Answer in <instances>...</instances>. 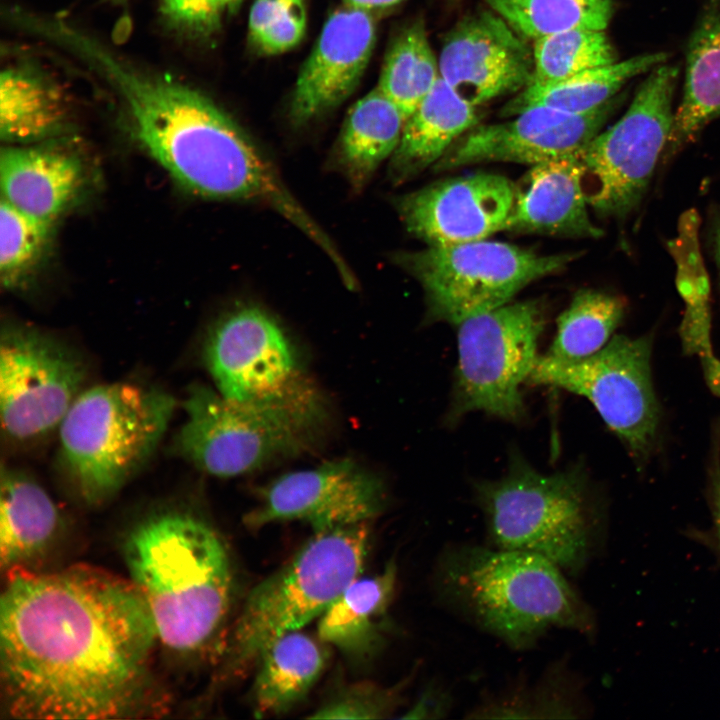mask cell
Masks as SVG:
<instances>
[{
  "instance_id": "7c38bea8",
  "label": "cell",
  "mask_w": 720,
  "mask_h": 720,
  "mask_svg": "<svg viewBox=\"0 0 720 720\" xmlns=\"http://www.w3.org/2000/svg\"><path fill=\"white\" fill-rule=\"evenodd\" d=\"M182 408L176 451L216 477L243 475L296 456L317 438L281 413L235 402L205 384L189 387Z\"/></svg>"
},
{
  "instance_id": "836d02e7",
  "label": "cell",
  "mask_w": 720,
  "mask_h": 720,
  "mask_svg": "<svg viewBox=\"0 0 720 720\" xmlns=\"http://www.w3.org/2000/svg\"><path fill=\"white\" fill-rule=\"evenodd\" d=\"M533 79L552 82L612 64L616 51L604 30L573 29L534 40Z\"/></svg>"
},
{
  "instance_id": "4fadbf2b",
  "label": "cell",
  "mask_w": 720,
  "mask_h": 720,
  "mask_svg": "<svg viewBox=\"0 0 720 720\" xmlns=\"http://www.w3.org/2000/svg\"><path fill=\"white\" fill-rule=\"evenodd\" d=\"M652 340L650 335H616L577 361L539 356L527 382L585 397L641 463L655 447L660 422L650 365Z\"/></svg>"
},
{
  "instance_id": "5b68a950",
  "label": "cell",
  "mask_w": 720,
  "mask_h": 720,
  "mask_svg": "<svg viewBox=\"0 0 720 720\" xmlns=\"http://www.w3.org/2000/svg\"><path fill=\"white\" fill-rule=\"evenodd\" d=\"M473 491L490 546L540 555L576 576L603 544L604 511L580 466L546 474L513 452L503 476Z\"/></svg>"
},
{
  "instance_id": "603a6c76",
  "label": "cell",
  "mask_w": 720,
  "mask_h": 720,
  "mask_svg": "<svg viewBox=\"0 0 720 720\" xmlns=\"http://www.w3.org/2000/svg\"><path fill=\"white\" fill-rule=\"evenodd\" d=\"M477 122L475 106L439 77L406 119L398 147L389 159V177L402 183L434 166Z\"/></svg>"
},
{
  "instance_id": "484cf974",
  "label": "cell",
  "mask_w": 720,
  "mask_h": 720,
  "mask_svg": "<svg viewBox=\"0 0 720 720\" xmlns=\"http://www.w3.org/2000/svg\"><path fill=\"white\" fill-rule=\"evenodd\" d=\"M69 107L58 85L32 67L10 66L0 76V136L26 145L56 136L67 125Z\"/></svg>"
},
{
  "instance_id": "5bb4252c",
  "label": "cell",
  "mask_w": 720,
  "mask_h": 720,
  "mask_svg": "<svg viewBox=\"0 0 720 720\" xmlns=\"http://www.w3.org/2000/svg\"><path fill=\"white\" fill-rule=\"evenodd\" d=\"M87 369L69 346L30 326L7 324L0 336V420L17 443L58 429L85 388Z\"/></svg>"
},
{
  "instance_id": "4dcf8cb0",
  "label": "cell",
  "mask_w": 720,
  "mask_h": 720,
  "mask_svg": "<svg viewBox=\"0 0 720 720\" xmlns=\"http://www.w3.org/2000/svg\"><path fill=\"white\" fill-rule=\"evenodd\" d=\"M626 312L624 300L594 289L579 290L557 319V330L547 356L577 361L602 349Z\"/></svg>"
},
{
  "instance_id": "3957f363",
  "label": "cell",
  "mask_w": 720,
  "mask_h": 720,
  "mask_svg": "<svg viewBox=\"0 0 720 720\" xmlns=\"http://www.w3.org/2000/svg\"><path fill=\"white\" fill-rule=\"evenodd\" d=\"M546 558L478 544H449L433 571L440 604L517 651L552 629L591 636L592 608Z\"/></svg>"
},
{
  "instance_id": "ba28073f",
  "label": "cell",
  "mask_w": 720,
  "mask_h": 720,
  "mask_svg": "<svg viewBox=\"0 0 720 720\" xmlns=\"http://www.w3.org/2000/svg\"><path fill=\"white\" fill-rule=\"evenodd\" d=\"M203 358L224 397L276 411L317 434L326 424L325 400L284 330L262 309L240 306L220 318L206 337Z\"/></svg>"
},
{
  "instance_id": "74e56055",
  "label": "cell",
  "mask_w": 720,
  "mask_h": 720,
  "mask_svg": "<svg viewBox=\"0 0 720 720\" xmlns=\"http://www.w3.org/2000/svg\"><path fill=\"white\" fill-rule=\"evenodd\" d=\"M395 694L370 686L350 688L321 707L312 718H381L394 706Z\"/></svg>"
},
{
  "instance_id": "f35d334b",
  "label": "cell",
  "mask_w": 720,
  "mask_h": 720,
  "mask_svg": "<svg viewBox=\"0 0 720 720\" xmlns=\"http://www.w3.org/2000/svg\"><path fill=\"white\" fill-rule=\"evenodd\" d=\"M161 11L169 24L194 36H206L220 24L216 0H161Z\"/></svg>"
},
{
  "instance_id": "7bdbcfd3",
  "label": "cell",
  "mask_w": 720,
  "mask_h": 720,
  "mask_svg": "<svg viewBox=\"0 0 720 720\" xmlns=\"http://www.w3.org/2000/svg\"><path fill=\"white\" fill-rule=\"evenodd\" d=\"M404 0H345L346 6L372 11L395 6Z\"/></svg>"
},
{
  "instance_id": "2e32d148",
  "label": "cell",
  "mask_w": 720,
  "mask_h": 720,
  "mask_svg": "<svg viewBox=\"0 0 720 720\" xmlns=\"http://www.w3.org/2000/svg\"><path fill=\"white\" fill-rule=\"evenodd\" d=\"M618 94L599 108L571 114L534 107L505 122L475 126L462 135L433 166L446 171L484 162L536 165L570 156L592 140L619 108Z\"/></svg>"
},
{
  "instance_id": "ab89813d",
  "label": "cell",
  "mask_w": 720,
  "mask_h": 720,
  "mask_svg": "<svg viewBox=\"0 0 720 720\" xmlns=\"http://www.w3.org/2000/svg\"><path fill=\"white\" fill-rule=\"evenodd\" d=\"M453 707V696L440 682H431L404 718L443 719Z\"/></svg>"
},
{
  "instance_id": "9c48e42d",
  "label": "cell",
  "mask_w": 720,
  "mask_h": 720,
  "mask_svg": "<svg viewBox=\"0 0 720 720\" xmlns=\"http://www.w3.org/2000/svg\"><path fill=\"white\" fill-rule=\"evenodd\" d=\"M575 253L538 254L486 239L416 252H400L395 263L425 294L430 320L458 325L504 304L535 280L560 272Z\"/></svg>"
},
{
  "instance_id": "e0dca14e",
  "label": "cell",
  "mask_w": 720,
  "mask_h": 720,
  "mask_svg": "<svg viewBox=\"0 0 720 720\" xmlns=\"http://www.w3.org/2000/svg\"><path fill=\"white\" fill-rule=\"evenodd\" d=\"M516 184L505 176L477 172L431 183L395 199L408 232L428 246L487 239L505 230Z\"/></svg>"
},
{
  "instance_id": "d6986e66",
  "label": "cell",
  "mask_w": 720,
  "mask_h": 720,
  "mask_svg": "<svg viewBox=\"0 0 720 720\" xmlns=\"http://www.w3.org/2000/svg\"><path fill=\"white\" fill-rule=\"evenodd\" d=\"M375 26L369 11L346 6L333 13L305 61L290 106L295 125H303L348 98L370 59Z\"/></svg>"
},
{
  "instance_id": "cb8c5ba5",
  "label": "cell",
  "mask_w": 720,
  "mask_h": 720,
  "mask_svg": "<svg viewBox=\"0 0 720 720\" xmlns=\"http://www.w3.org/2000/svg\"><path fill=\"white\" fill-rule=\"evenodd\" d=\"M405 121L398 106L377 87L350 109L330 163L355 192H360L379 166L391 158Z\"/></svg>"
},
{
  "instance_id": "d590c367",
  "label": "cell",
  "mask_w": 720,
  "mask_h": 720,
  "mask_svg": "<svg viewBox=\"0 0 720 720\" xmlns=\"http://www.w3.org/2000/svg\"><path fill=\"white\" fill-rule=\"evenodd\" d=\"M677 249L678 289L686 302L680 326L683 350L699 356L712 353L709 284L696 244Z\"/></svg>"
},
{
  "instance_id": "d6a6232c",
  "label": "cell",
  "mask_w": 720,
  "mask_h": 720,
  "mask_svg": "<svg viewBox=\"0 0 720 720\" xmlns=\"http://www.w3.org/2000/svg\"><path fill=\"white\" fill-rule=\"evenodd\" d=\"M440 77L439 62L422 23L405 28L393 42L377 88L407 119Z\"/></svg>"
},
{
  "instance_id": "ee69618b",
  "label": "cell",
  "mask_w": 720,
  "mask_h": 720,
  "mask_svg": "<svg viewBox=\"0 0 720 720\" xmlns=\"http://www.w3.org/2000/svg\"><path fill=\"white\" fill-rule=\"evenodd\" d=\"M711 248L720 283V217L716 219L711 230Z\"/></svg>"
},
{
  "instance_id": "7402d4cb",
  "label": "cell",
  "mask_w": 720,
  "mask_h": 720,
  "mask_svg": "<svg viewBox=\"0 0 720 720\" xmlns=\"http://www.w3.org/2000/svg\"><path fill=\"white\" fill-rule=\"evenodd\" d=\"M720 117V0H705L686 51L682 99L661 161L668 162Z\"/></svg>"
},
{
  "instance_id": "6da1fadb",
  "label": "cell",
  "mask_w": 720,
  "mask_h": 720,
  "mask_svg": "<svg viewBox=\"0 0 720 720\" xmlns=\"http://www.w3.org/2000/svg\"><path fill=\"white\" fill-rule=\"evenodd\" d=\"M7 573L0 690L8 716L107 720L153 712L159 640L130 579L82 564Z\"/></svg>"
},
{
  "instance_id": "f6af8a7d",
  "label": "cell",
  "mask_w": 720,
  "mask_h": 720,
  "mask_svg": "<svg viewBox=\"0 0 720 720\" xmlns=\"http://www.w3.org/2000/svg\"><path fill=\"white\" fill-rule=\"evenodd\" d=\"M221 11L228 10L230 12L236 10L241 0H216Z\"/></svg>"
},
{
  "instance_id": "8d00e7d4",
  "label": "cell",
  "mask_w": 720,
  "mask_h": 720,
  "mask_svg": "<svg viewBox=\"0 0 720 720\" xmlns=\"http://www.w3.org/2000/svg\"><path fill=\"white\" fill-rule=\"evenodd\" d=\"M306 30L304 0H255L249 39L261 52L278 54L296 46Z\"/></svg>"
},
{
  "instance_id": "d4e9b609",
  "label": "cell",
  "mask_w": 720,
  "mask_h": 720,
  "mask_svg": "<svg viewBox=\"0 0 720 720\" xmlns=\"http://www.w3.org/2000/svg\"><path fill=\"white\" fill-rule=\"evenodd\" d=\"M0 496V562L8 572L24 568L47 549L60 515L48 492L15 468H2Z\"/></svg>"
},
{
  "instance_id": "8992f818",
  "label": "cell",
  "mask_w": 720,
  "mask_h": 720,
  "mask_svg": "<svg viewBox=\"0 0 720 720\" xmlns=\"http://www.w3.org/2000/svg\"><path fill=\"white\" fill-rule=\"evenodd\" d=\"M177 404L134 383L84 388L57 429L59 459L80 498L96 505L118 493L157 449Z\"/></svg>"
},
{
  "instance_id": "7a4b0ae2",
  "label": "cell",
  "mask_w": 720,
  "mask_h": 720,
  "mask_svg": "<svg viewBox=\"0 0 720 720\" xmlns=\"http://www.w3.org/2000/svg\"><path fill=\"white\" fill-rule=\"evenodd\" d=\"M60 45L81 58L114 91L139 143L190 192L269 208L325 254L336 251L272 162L208 97L167 76L130 66L70 26L62 31Z\"/></svg>"
},
{
  "instance_id": "44dd1931",
  "label": "cell",
  "mask_w": 720,
  "mask_h": 720,
  "mask_svg": "<svg viewBox=\"0 0 720 720\" xmlns=\"http://www.w3.org/2000/svg\"><path fill=\"white\" fill-rule=\"evenodd\" d=\"M82 160L57 146L7 145L0 153L1 199L20 211L55 222L80 196Z\"/></svg>"
},
{
  "instance_id": "52a82bcc",
  "label": "cell",
  "mask_w": 720,
  "mask_h": 720,
  "mask_svg": "<svg viewBox=\"0 0 720 720\" xmlns=\"http://www.w3.org/2000/svg\"><path fill=\"white\" fill-rule=\"evenodd\" d=\"M368 540L366 522L315 532L247 597L232 635L229 666L247 668L273 640L321 616L359 577Z\"/></svg>"
},
{
  "instance_id": "83f0119b",
  "label": "cell",
  "mask_w": 720,
  "mask_h": 720,
  "mask_svg": "<svg viewBox=\"0 0 720 720\" xmlns=\"http://www.w3.org/2000/svg\"><path fill=\"white\" fill-rule=\"evenodd\" d=\"M587 713L582 688L565 660L549 665L536 679L518 677L487 692L468 712L473 719H576Z\"/></svg>"
},
{
  "instance_id": "ffe728a7",
  "label": "cell",
  "mask_w": 720,
  "mask_h": 720,
  "mask_svg": "<svg viewBox=\"0 0 720 720\" xmlns=\"http://www.w3.org/2000/svg\"><path fill=\"white\" fill-rule=\"evenodd\" d=\"M578 153L531 166L516 185L506 231L598 238L588 212Z\"/></svg>"
},
{
  "instance_id": "b9f144b4",
  "label": "cell",
  "mask_w": 720,
  "mask_h": 720,
  "mask_svg": "<svg viewBox=\"0 0 720 720\" xmlns=\"http://www.w3.org/2000/svg\"><path fill=\"white\" fill-rule=\"evenodd\" d=\"M704 380L710 391L720 397V360L712 353L700 356Z\"/></svg>"
},
{
  "instance_id": "f546056e",
  "label": "cell",
  "mask_w": 720,
  "mask_h": 720,
  "mask_svg": "<svg viewBox=\"0 0 720 720\" xmlns=\"http://www.w3.org/2000/svg\"><path fill=\"white\" fill-rule=\"evenodd\" d=\"M397 567L391 561L381 573L357 578L320 616L319 638L350 655L368 652L392 600Z\"/></svg>"
},
{
  "instance_id": "30bf717a",
  "label": "cell",
  "mask_w": 720,
  "mask_h": 720,
  "mask_svg": "<svg viewBox=\"0 0 720 720\" xmlns=\"http://www.w3.org/2000/svg\"><path fill=\"white\" fill-rule=\"evenodd\" d=\"M678 68L654 67L624 115L578 153L589 207L600 217L623 220L643 200L671 132Z\"/></svg>"
},
{
  "instance_id": "e575fe53",
  "label": "cell",
  "mask_w": 720,
  "mask_h": 720,
  "mask_svg": "<svg viewBox=\"0 0 720 720\" xmlns=\"http://www.w3.org/2000/svg\"><path fill=\"white\" fill-rule=\"evenodd\" d=\"M53 226L1 199L0 280L3 287L17 288L35 269L46 251Z\"/></svg>"
},
{
  "instance_id": "ac0fdd59",
  "label": "cell",
  "mask_w": 720,
  "mask_h": 720,
  "mask_svg": "<svg viewBox=\"0 0 720 720\" xmlns=\"http://www.w3.org/2000/svg\"><path fill=\"white\" fill-rule=\"evenodd\" d=\"M440 77L477 106L520 91L533 79V53L502 17L481 11L460 21L445 38Z\"/></svg>"
},
{
  "instance_id": "8fae6325",
  "label": "cell",
  "mask_w": 720,
  "mask_h": 720,
  "mask_svg": "<svg viewBox=\"0 0 720 720\" xmlns=\"http://www.w3.org/2000/svg\"><path fill=\"white\" fill-rule=\"evenodd\" d=\"M545 326L536 301L507 303L458 324V363L448 420L482 411L519 423L526 416L521 385L537 362Z\"/></svg>"
},
{
  "instance_id": "9a60e30c",
  "label": "cell",
  "mask_w": 720,
  "mask_h": 720,
  "mask_svg": "<svg viewBox=\"0 0 720 720\" xmlns=\"http://www.w3.org/2000/svg\"><path fill=\"white\" fill-rule=\"evenodd\" d=\"M385 504L384 486L374 474L350 459L284 474L262 492L248 513L249 527L299 520L315 532L365 523Z\"/></svg>"
},
{
  "instance_id": "f1b7e54d",
  "label": "cell",
  "mask_w": 720,
  "mask_h": 720,
  "mask_svg": "<svg viewBox=\"0 0 720 720\" xmlns=\"http://www.w3.org/2000/svg\"><path fill=\"white\" fill-rule=\"evenodd\" d=\"M253 686L257 717L289 711L308 694L319 678L325 651L310 636L296 631L273 640L262 652Z\"/></svg>"
},
{
  "instance_id": "1f68e13d",
  "label": "cell",
  "mask_w": 720,
  "mask_h": 720,
  "mask_svg": "<svg viewBox=\"0 0 720 720\" xmlns=\"http://www.w3.org/2000/svg\"><path fill=\"white\" fill-rule=\"evenodd\" d=\"M521 36L536 40L573 29L605 30L612 0H485Z\"/></svg>"
},
{
  "instance_id": "277c9868",
  "label": "cell",
  "mask_w": 720,
  "mask_h": 720,
  "mask_svg": "<svg viewBox=\"0 0 720 720\" xmlns=\"http://www.w3.org/2000/svg\"><path fill=\"white\" fill-rule=\"evenodd\" d=\"M124 560L159 642L186 654L213 638L229 609L232 574L226 548L205 520L179 510L154 514L129 533Z\"/></svg>"
},
{
  "instance_id": "4316f807",
  "label": "cell",
  "mask_w": 720,
  "mask_h": 720,
  "mask_svg": "<svg viewBox=\"0 0 720 720\" xmlns=\"http://www.w3.org/2000/svg\"><path fill=\"white\" fill-rule=\"evenodd\" d=\"M668 55L654 52L588 69L561 80L530 82L502 109L511 117L534 107H547L571 114L591 112L616 96L630 79L665 63Z\"/></svg>"
},
{
  "instance_id": "60d3db41",
  "label": "cell",
  "mask_w": 720,
  "mask_h": 720,
  "mask_svg": "<svg viewBox=\"0 0 720 720\" xmlns=\"http://www.w3.org/2000/svg\"><path fill=\"white\" fill-rule=\"evenodd\" d=\"M710 471L709 503L713 522V541L720 551V464L715 455Z\"/></svg>"
}]
</instances>
